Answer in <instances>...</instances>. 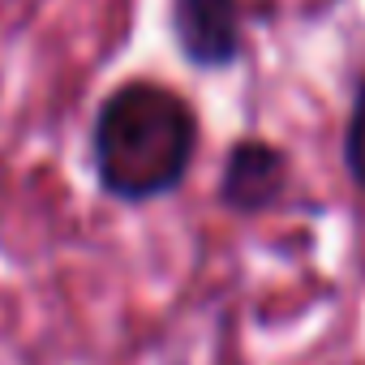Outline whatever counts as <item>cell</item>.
<instances>
[{"label":"cell","mask_w":365,"mask_h":365,"mask_svg":"<svg viewBox=\"0 0 365 365\" xmlns=\"http://www.w3.org/2000/svg\"><path fill=\"white\" fill-rule=\"evenodd\" d=\"M198 146L194 108L159 82L116 86L91 129V159L99 185L120 202L172 194L190 172Z\"/></svg>","instance_id":"1"},{"label":"cell","mask_w":365,"mask_h":365,"mask_svg":"<svg viewBox=\"0 0 365 365\" xmlns=\"http://www.w3.org/2000/svg\"><path fill=\"white\" fill-rule=\"evenodd\" d=\"M344 168L356 180V190H365V78L352 91V108L344 125Z\"/></svg>","instance_id":"4"},{"label":"cell","mask_w":365,"mask_h":365,"mask_svg":"<svg viewBox=\"0 0 365 365\" xmlns=\"http://www.w3.org/2000/svg\"><path fill=\"white\" fill-rule=\"evenodd\" d=\"M284 185H288V155L279 146H271L262 138H245L228 150L224 176H220L224 207H232L241 215H258L279 202Z\"/></svg>","instance_id":"3"},{"label":"cell","mask_w":365,"mask_h":365,"mask_svg":"<svg viewBox=\"0 0 365 365\" xmlns=\"http://www.w3.org/2000/svg\"><path fill=\"white\" fill-rule=\"evenodd\" d=\"M172 35L194 69H228L241 56L237 0H172Z\"/></svg>","instance_id":"2"}]
</instances>
